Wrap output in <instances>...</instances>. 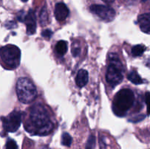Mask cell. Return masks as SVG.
<instances>
[{"instance_id": "cell-24", "label": "cell", "mask_w": 150, "mask_h": 149, "mask_svg": "<svg viewBox=\"0 0 150 149\" xmlns=\"http://www.w3.org/2000/svg\"><path fill=\"white\" fill-rule=\"evenodd\" d=\"M104 2L107 3V4H111V3H113L114 1V0H102Z\"/></svg>"}, {"instance_id": "cell-22", "label": "cell", "mask_w": 150, "mask_h": 149, "mask_svg": "<svg viewBox=\"0 0 150 149\" xmlns=\"http://www.w3.org/2000/svg\"><path fill=\"white\" fill-rule=\"evenodd\" d=\"M24 18H25L24 12H23V11L19 12L18 14L17 15V19H18V20L19 21L23 22V21H24Z\"/></svg>"}, {"instance_id": "cell-5", "label": "cell", "mask_w": 150, "mask_h": 149, "mask_svg": "<svg viewBox=\"0 0 150 149\" xmlns=\"http://www.w3.org/2000/svg\"><path fill=\"white\" fill-rule=\"evenodd\" d=\"M0 56L5 66L10 69H16L21 62V51L17 46L7 45L0 49Z\"/></svg>"}, {"instance_id": "cell-6", "label": "cell", "mask_w": 150, "mask_h": 149, "mask_svg": "<svg viewBox=\"0 0 150 149\" xmlns=\"http://www.w3.org/2000/svg\"><path fill=\"white\" fill-rule=\"evenodd\" d=\"M4 129L8 132H15L18 129L21 124V112L13 111L7 117L1 118Z\"/></svg>"}, {"instance_id": "cell-19", "label": "cell", "mask_w": 150, "mask_h": 149, "mask_svg": "<svg viewBox=\"0 0 150 149\" xmlns=\"http://www.w3.org/2000/svg\"><path fill=\"white\" fill-rule=\"evenodd\" d=\"M144 118H145L144 115H136V116L132 117V118H129L128 121L133 123H137V122H139V121H142V120H144Z\"/></svg>"}, {"instance_id": "cell-16", "label": "cell", "mask_w": 150, "mask_h": 149, "mask_svg": "<svg viewBox=\"0 0 150 149\" xmlns=\"http://www.w3.org/2000/svg\"><path fill=\"white\" fill-rule=\"evenodd\" d=\"M72 141H73V139L72 137L67 132L63 133L62 136V144L64 146H70L71 145Z\"/></svg>"}, {"instance_id": "cell-4", "label": "cell", "mask_w": 150, "mask_h": 149, "mask_svg": "<svg viewBox=\"0 0 150 149\" xmlns=\"http://www.w3.org/2000/svg\"><path fill=\"white\" fill-rule=\"evenodd\" d=\"M16 93L19 101L29 104L36 98L38 93L35 85L27 77H21L16 83Z\"/></svg>"}, {"instance_id": "cell-21", "label": "cell", "mask_w": 150, "mask_h": 149, "mask_svg": "<svg viewBox=\"0 0 150 149\" xmlns=\"http://www.w3.org/2000/svg\"><path fill=\"white\" fill-rule=\"evenodd\" d=\"M80 52H81V49L80 48H79V46H74L73 45V48H72V54H73V56L74 57H77L79 56V54H80Z\"/></svg>"}, {"instance_id": "cell-7", "label": "cell", "mask_w": 150, "mask_h": 149, "mask_svg": "<svg viewBox=\"0 0 150 149\" xmlns=\"http://www.w3.org/2000/svg\"><path fill=\"white\" fill-rule=\"evenodd\" d=\"M90 10L100 18L107 22L114 20L116 15V12L114 9L102 4H93L90 7Z\"/></svg>"}, {"instance_id": "cell-26", "label": "cell", "mask_w": 150, "mask_h": 149, "mask_svg": "<svg viewBox=\"0 0 150 149\" xmlns=\"http://www.w3.org/2000/svg\"><path fill=\"white\" fill-rule=\"evenodd\" d=\"M147 1V0H142V1Z\"/></svg>"}, {"instance_id": "cell-10", "label": "cell", "mask_w": 150, "mask_h": 149, "mask_svg": "<svg viewBox=\"0 0 150 149\" xmlns=\"http://www.w3.org/2000/svg\"><path fill=\"white\" fill-rule=\"evenodd\" d=\"M150 15L149 13H144L141 15L139 16L138 18V20H139V26H140L141 30L143 32H145L146 34H149L150 32Z\"/></svg>"}, {"instance_id": "cell-1", "label": "cell", "mask_w": 150, "mask_h": 149, "mask_svg": "<svg viewBox=\"0 0 150 149\" xmlns=\"http://www.w3.org/2000/svg\"><path fill=\"white\" fill-rule=\"evenodd\" d=\"M29 120L32 127L27 131L32 134L44 136L52 131L54 124L50 119L48 112L42 105L37 104L31 108Z\"/></svg>"}, {"instance_id": "cell-2", "label": "cell", "mask_w": 150, "mask_h": 149, "mask_svg": "<svg viewBox=\"0 0 150 149\" xmlns=\"http://www.w3.org/2000/svg\"><path fill=\"white\" fill-rule=\"evenodd\" d=\"M135 101L134 93L129 89H123L117 92L113 101L112 109L118 116H125L133 107Z\"/></svg>"}, {"instance_id": "cell-20", "label": "cell", "mask_w": 150, "mask_h": 149, "mask_svg": "<svg viewBox=\"0 0 150 149\" xmlns=\"http://www.w3.org/2000/svg\"><path fill=\"white\" fill-rule=\"evenodd\" d=\"M52 31H51L50 29H45V30L42 31V36L43 37L47 38V39H50L52 36Z\"/></svg>"}, {"instance_id": "cell-17", "label": "cell", "mask_w": 150, "mask_h": 149, "mask_svg": "<svg viewBox=\"0 0 150 149\" xmlns=\"http://www.w3.org/2000/svg\"><path fill=\"white\" fill-rule=\"evenodd\" d=\"M95 146V137L94 135H90L89 137L87 142L86 144V148L85 149H94Z\"/></svg>"}, {"instance_id": "cell-3", "label": "cell", "mask_w": 150, "mask_h": 149, "mask_svg": "<svg viewBox=\"0 0 150 149\" xmlns=\"http://www.w3.org/2000/svg\"><path fill=\"white\" fill-rule=\"evenodd\" d=\"M109 65L106 72L107 82L111 86H117L123 80V65L120 58L116 53H111L108 56Z\"/></svg>"}, {"instance_id": "cell-8", "label": "cell", "mask_w": 150, "mask_h": 149, "mask_svg": "<svg viewBox=\"0 0 150 149\" xmlns=\"http://www.w3.org/2000/svg\"><path fill=\"white\" fill-rule=\"evenodd\" d=\"M24 22L26 26V34L28 35H32L36 32V16L34 10H30L27 15L25 16Z\"/></svg>"}, {"instance_id": "cell-14", "label": "cell", "mask_w": 150, "mask_h": 149, "mask_svg": "<svg viewBox=\"0 0 150 149\" xmlns=\"http://www.w3.org/2000/svg\"><path fill=\"white\" fill-rule=\"evenodd\" d=\"M145 50H146V47L142 45H135L132 48V54L134 56H141L142 54L144 53Z\"/></svg>"}, {"instance_id": "cell-23", "label": "cell", "mask_w": 150, "mask_h": 149, "mask_svg": "<svg viewBox=\"0 0 150 149\" xmlns=\"http://www.w3.org/2000/svg\"><path fill=\"white\" fill-rule=\"evenodd\" d=\"M6 26L7 27V29H12V28L16 26V23H15L13 21L9 22L8 24H6Z\"/></svg>"}, {"instance_id": "cell-15", "label": "cell", "mask_w": 150, "mask_h": 149, "mask_svg": "<svg viewBox=\"0 0 150 149\" xmlns=\"http://www.w3.org/2000/svg\"><path fill=\"white\" fill-rule=\"evenodd\" d=\"M48 13H47L46 7H43L41 10L40 13V22L41 26H44L47 24L48 22Z\"/></svg>"}, {"instance_id": "cell-12", "label": "cell", "mask_w": 150, "mask_h": 149, "mask_svg": "<svg viewBox=\"0 0 150 149\" xmlns=\"http://www.w3.org/2000/svg\"><path fill=\"white\" fill-rule=\"evenodd\" d=\"M127 79H128L131 83H133V84L136 85L142 84V83H144V80H142L141 76L138 74L137 72L134 71V70H133V71H131L129 73L128 75H127Z\"/></svg>"}, {"instance_id": "cell-13", "label": "cell", "mask_w": 150, "mask_h": 149, "mask_svg": "<svg viewBox=\"0 0 150 149\" xmlns=\"http://www.w3.org/2000/svg\"><path fill=\"white\" fill-rule=\"evenodd\" d=\"M56 51L59 56H64L67 51V43L64 40H60L56 45Z\"/></svg>"}, {"instance_id": "cell-9", "label": "cell", "mask_w": 150, "mask_h": 149, "mask_svg": "<svg viewBox=\"0 0 150 149\" xmlns=\"http://www.w3.org/2000/svg\"><path fill=\"white\" fill-rule=\"evenodd\" d=\"M55 18L58 21H63L69 15V9L65 4L62 2L57 3L54 10Z\"/></svg>"}, {"instance_id": "cell-18", "label": "cell", "mask_w": 150, "mask_h": 149, "mask_svg": "<svg viewBox=\"0 0 150 149\" xmlns=\"http://www.w3.org/2000/svg\"><path fill=\"white\" fill-rule=\"evenodd\" d=\"M5 149H18L16 141H14L12 139H8L6 143Z\"/></svg>"}, {"instance_id": "cell-25", "label": "cell", "mask_w": 150, "mask_h": 149, "mask_svg": "<svg viewBox=\"0 0 150 149\" xmlns=\"http://www.w3.org/2000/svg\"><path fill=\"white\" fill-rule=\"evenodd\" d=\"M22 1H23V2H26V1H27L28 0H21Z\"/></svg>"}, {"instance_id": "cell-11", "label": "cell", "mask_w": 150, "mask_h": 149, "mask_svg": "<svg viewBox=\"0 0 150 149\" xmlns=\"http://www.w3.org/2000/svg\"><path fill=\"white\" fill-rule=\"evenodd\" d=\"M89 80V74L85 70H80L76 77V83L79 88H83L86 86Z\"/></svg>"}]
</instances>
